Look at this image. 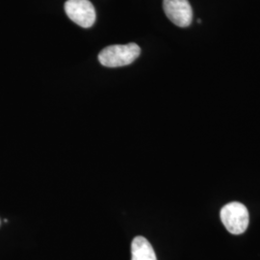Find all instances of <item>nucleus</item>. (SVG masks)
<instances>
[{
    "label": "nucleus",
    "instance_id": "2",
    "mask_svg": "<svg viewBox=\"0 0 260 260\" xmlns=\"http://www.w3.org/2000/svg\"><path fill=\"white\" fill-rule=\"evenodd\" d=\"M221 220L229 233L238 235L247 231L250 215L245 205L238 202H233L221 209Z\"/></svg>",
    "mask_w": 260,
    "mask_h": 260
},
{
    "label": "nucleus",
    "instance_id": "4",
    "mask_svg": "<svg viewBox=\"0 0 260 260\" xmlns=\"http://www.w3.org/2000/svg\"><path fill=\"white\" fill-rule=\"evenodd\" d=\"M163 9L174 24L187 27L193 19V10L188 0H164Z\"/></svg>",
    "mask_w": 260,
    "mask_h": 260
},
{
    "label": "nucleus",
    "instance_id": "3",
    "mask_svg": "<svg viewBox=\"0 0 260 260\" xmlns=\"http://www.w3.org/2000/svg\"><path fill=\"white\" fill-rule=\"evenodd\" d=\"M65 12L71 20L83 28L92 27L96 19L94 7L89 0H68Z\"/></svg>",
    "mask_w": 260,
    "mask_h": 260
},
{
    "label": "nucleus",
    "instance_id": "1",
    "mask_svg": "<svg viewBox=\"0 0 260 260\" xmlns=\"http://www.w3.org/2000/svg\"><path fill=\"white\" fill-rule=\"evenodd\" d=\"M141 53L138 45L131 43L127 45H113L103 48L99 54V61L106 68H119L130 65Z\"/></svg>",
    "mask_w": 260,
    "mask_h": 260
},
{
    "label": "nucleus",
    "instance_id": "5",
    "mask_svg": "<svg viewBox=\"0 0 260 260\" xmlns=\"http://www.w3.org/2000/svg\"><path fill=\"white\" fill-rule=\"evenodd\" d=\"M131 260H157L152 246L145 237L137 236L131 244Z\"/></svg>",
    "mask_w": 260,
    "mask_h": 260
}]
</instances>
